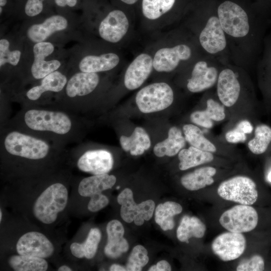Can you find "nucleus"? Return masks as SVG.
Masks as SVG:
<instances>
[{
    "mask_svg": "<svg viewBox=\"0 0 271 271\" xmlns=\"http://www.w3.org/2000/svg\"><path fill=\"white\" fill-rule=\"evenodd\" d=\"M87 120L80 114L48 106H36L21 107L3 126L67 149L70 145L81 142L87 131Z\"/></svg>",
    "mask_w": 271,
    "mask_h": 271,
    "instance_id": "f257e3e1",
    "label": "nucleus"
},
{
    "mask_svg": "<svg viewBox=\"0 0 271 271\" xmlns=\"http://www.w3.org/2000/svg\"><path fill=\"white\" fill-rule=\"evenodd\" d=\"M0 130L1 157L10 166L28 170L32 166H47L67 153L66 149L15 128L5 125Z\"/></svg>",
    "mask_w": 271,
    "mask_h": 271,
    "instance_id": "f03ea898",
    "label": "nucleus"
},
{
    "mask_svg": "<svg viewBox=\"0 0 271 271\" xmlns=\"http://www.w3.org/2000/svg\"><path fill=\"white\" fill-rule=\"evenodd\" d=\"M217 15L232 59L235 63H249L253 24L248 14L236 3L225 1L218 6Z\"/></svg>",
    "mask_w": 271,
    "mask_h": 271,
    "instance_id": "7ed1b4c3",
    "label": "nucleus"
},
{
    "mask_svg": "<svg viewBox=\"0 0 271 271\" xmlns=\"http://www.w3.org/2000/svg\"><path fill=\"white\" fill-rule=\"evenodd\" d=\"M99 83L96 73L76 72L68 77L64 90L48 106L80 114L88 108V97Z\"/></svg>",
    "mask_w": 271,
    "mask_h": 271,
    "instance_id": "20e7f679",
    "label": "nucleus"
},
{
    "mask_svg": "<svg viewBox=\"0 0 271 271\" xmlns=\"http://www.w3.org/2000/svg\"><path fill=\"white\" fill-rule=\"evenodd\" d=\"M68 77L60 71H54L29 89L14 93L11 100L20 103L21 107L50 105L64 90Z\"/></svg>",
    "mask_w": 271,
    "mask_h": 271,
    "instance_id": "39448f33",
    "label": "nucleus"
},
{
    "mask_svg": "<svg viewBox=\"0 0 271 271\" xmlns=\"http://www.w3.org/2000/svg\"><path fill=\"white\" fill-rule=\"evenodd\" d=\"M68 191L62 183L50 185L36 200L33 206L35 217L41 222L49 224L57 219L58 214L67 205Z\"/></svg>",
    "mask_w": 271,
    "mask_h": 271,
    "instance_id": "423d86ee",
    "label": "nucleus"
},
{
    "mask_svg": "<svg viewBox=\"0 0 271 271\" xmlns=\"http://www.w3.org/2000/svg\"><path fill=\"white\" fill-rule=\"evenodd\" d=\"M69 154L76 158L79 170L93 175L108 173L114 164L111 152L104 148H88L81 142L73 146Z\"/></svg>",
    "mask_w": 271,
    "mask_h": 271,
    "instance_id": "0eeeda50",
    "label": "nucleus"
},
{
    "mask_svg": "<svg viewBox=\"0 0 271 271\" xmlns=\"http://www.w3.org/2000/svg\"><path fill=\"white\" fill-rule=\"evenodd\" d=\"M173 100V91L165 82H157L145 86L136 97L138 108L145 113L163 110L170 106Z\"/></svg>",
    "mask_w": 271,
    "mask_h": 271,
    "instance_id": "6e6552de",
    "label": "nucleus"
},
{
    "mask_svg": "<svg viewBox=\"0 0 271 271\" xmlns=\"http://www.w3.org/2000/svg\"><path fill=\"white\" fill-rule=\"evenodd\" d=\"M217 193L223 199L247 205L254 204L258 197L254 182L242 176H235L222 182Z\"/></svg>",
    "mask_w": 271,
    "mask_h": 271,
    "instance_id": "1a4fd4ad",
    "label": "nucleus"
},
{
    "mask_svg": "<svg viewBox=\"0 0 271 271\" xmlns=\"http://www.w3.org/2000/svg\"><path fill=\"white\" fill-rule=\"evenodd\" d=\"M54 51V46L50 42L35 43L33 47L34 61L28 74L21 80V85L26 83H35L50 73L57 71L61 62L56 59L46 60Z\"/></svg>",
    "mask_w": 271,
    "mask_h": 271,
    "instance_id": "9d476101",
    "label": "nucleus"
},
{
    "mask_svg": "<svg viewBox=\"0 0 271 271\" xmlns=\"http://www.w3.org/2000/svg\"><path fill=\"white\" fill-rule=\"evenodd\" d=\"M220 224L229 231L243 233L254 229L258 223L255 209L247 205H238L225 211L219 219Z\"/></svg>",
    "mask_w": 271,
    "mask_h": 271,
    "instance_id": "9b49d317",
    "label": "nucleus"
},
{
    "mask_svg": "<svg viewBox=\"0 0 271 271\" xmlns=\"http://www.w3.org/2000/svg\"><path fill=\"white\" fill-rule=\"evenodd\" d=\"M117 200L121 205V217L127 223L133 221L137 225L140 226L153 216L155 208L154 201L148 200L137 204L133 200V193L129 188L124 189L118 195Z\"/></svg>",
    "mask_w": 271,
    "mask_h": 271,
    "instance_id": "f8f14e48",
    "label": "nucleus"
},
{
    "mask_svg": "<svg viewBox=\"0 0 271 271\" xmlns=\"http://www.w3.org/2000/svg\"><path fill=\"white\" fill-rule=\"evenodd\" d=\"M219 62L209 56L196 62L188 80V89L191 92L198 93L213 87L217 83L220 72L217 66Z\"/></svg>",
    "mask_w": 271,
    "mask_h": 271,
    "instance_id": "ddd939ff",
    "label": "nucleus"
},
{
    "mask_svg": "<svg viewBox=\"0 0 271 271\" xmlns=\"http://www.w3.org/2000/svg\"><path fill=\"white\" fill-rule=\"evenodd\" d=\"M246 239L241 233L224 232L217 236L211 245L213 252L224 261L234 260L243 253Z\"/></svg>",
    "mask_w": 271,
    "mask_h": 271,
    "instance_id": "4468645a",
    "label": "nucleus"
},
{
    "mask_svg": "<svg viewBox=\"0 0 271 271\" xmlns=\"http://www.w3.org/2000/svg\"><path fill=\"white\" fill-rule=\"evenodd\" d=\"M192 55L191 47L185 44L163 48L156 53L153 61V68L158 72H169L175 70L181 62L189 60Z\"/></svg>",
    "mask_w": 271,
    "mask_h": 271,
    "instance_id": "2eb2a0df",
    "label": "nucleus"
},
{
    "mask_svg": "<svg viewBox=\"0 0 271 271\" xmlns=\"http://www.w3.org/2000/svg\"><path fill=\"white\" fill-rule=\"evenodd\" d=\"M16 249L20 255L48 258L54 252L51 242L43 234L36 231L27 232L18 240Z\"/></svg>",
    "mask_w": 271,
    "mask_h": 271,
    "instance_id": "dca6fc26",
    "label": "nucleus"
},
{
    "mask_svg": "<svg viewBox=\"0 0 271 271\" xmlns=\"http://www.w3.org/2000/svg\"><path fill=\"white\" fill-rule=\"evenodd\" d=\"M238 73L232 66H224L219 72L217 81V93L221 103L227 107L233 105L241 91Z\"/></svg>",
    "mask_w": 271,
    "mask_h": 271,
    "instance_id": "f3484780",
    "label": "nucleus"
},
{
    "mask_svg": "<svg viewBox=\"0 0 271 271\" xmlns=\"http://www.w3.org/2000/svg\"><path fill=\"white\" fill-rule=\"evenodd\" d=\"M128 27V20L125 13L120 10H113L101 21L98 33L105 41L117 43L126 34Z\"/></svg>",
    "mask_w": 271,
    "mask_h": 271,
    "instance_id": "a211bd4d",
    "label": "nucleus"
},
{
    "mask_svg": "<svg viewBox=\"0 0 271 271\" xmlns=\"http://www.w3.org/2000/svg\"><path fill=\"white\" fill-rule=\"evenodd\" d=\"M153 59L148 54L138 56L128 66L124 75V84L128 90L140 87L150 75L153 67Z\"/></svg>",
    "mask_w": 271,
    "mask_h": 271,
    "instance_id": "6ab92c4d",
    "label": "nucleus"
},
{
    "mask_svg": "<svg viewBox=\"0 0 271 271\" xmlns=\"http://www.w3.org/2000/svg\"><path fill=\"white\" fill-rule=\"evenodd\" d=\"M67 20L59 15L47 18L42 23L35 24L27 30V36L35 43L44 42L56 32L65 30L68 27Z\"/></svg>",
    "mask_w": 271,
    "mask_h": 271,
    "instance_id": "aec40b11",
    "label": "nucleus"
},
{
    "mask_svg": "<svg viewBox=\"0 0 271 271\" xmlns=\"http://www.w3.org/2000/svg\"><path fill=\"white\" fill-rule=\"evenodd\" d=\"M106 232L107 242L104 247V253L107 257L116 258L127 251L129 245L123 237L124 230L119 221H109L106 226Z\"/></svg>",
    "mask_w": 271,
    "mask_h": 271,
    "instance_id": "412c9836",
    "label": "nucleus"
},
{
    "mask_svg": "<svg viewBox=\"0 0 271 271\" xmlns=\"http://www.w3.org/2000/svg\"><path fill=\"white\" fill-rule=\"evenodd\" d=\"M119 62L118 56L113 53L99 56L87 55L80 60L78 69L81 72L97 73L113 69Z\"/></svg>",
    "mask_w": 271,
    "mask_h": 271,
    "instance_id": "4be33fe9",
    "label": "nucleus"
},
{
    "mask_svg": "<svg viewBox=\"0 0 271 271\" xmlns=\"http://www.w3.org/2000/svg\"><path fill=\"white\" fill-rule=\"evenodd\" d=\"M116 181L115 176L108 173L93 175L84 178L80 181L78 192L81 196L91 197L111 188Z\"/></svg>",
    "mask_w": 271,
    "mask_h": 271,
    "instance_id": "5701e85b",
    "label": "nucleus"
},
{
    "mask_svg": "<svg viewBox=\"0 0 271 271\" xmlns=\"http://www.w3.org/2000/svg\"><path fill=\"white\" fill-rule=\"evenodd\" d=\"M207 107L204 110H198L190 115V120L199 126L210 128L213 125V121H219L225 117L224 106L213 99L207 100Z\"/></svg>",
    "mask_w": 271,
    "mask_h": 271,
    "instance_id": "b1692460",
    "label": "nucleus"
},
{
    "mask_svg": "<svg viewBox=\"0 0 271 271\" xmlns=\"http://www.w3.org/2000/svg\"><path fill=\"white\" fill-rule=\"evenodd\" d=\"M185 145L186 140L181 130L176 126H173L169 130L168 138L157 143L153 151L158 157H173L179 153Z\"/></svg>",
    "mask_w": 271,
    "mask_h": 271,
    "instance_id": "393cba45",
    "label": "nucleus"
},
{
    "mask_svg": "<svg viewBox=\"0 0 271 271\" xmlns=\"http://www.w3.org/2000/svg\"><path fill=\"white\" fill-rule=\"evenodd\" d=\"M119 142L122 149L129 151L132 156L142 155L150 148L151 144L148 134L140 126L136 127L129 137L121 136Z\"/></svg>",
    "mask_w": 271,
    "mask_h": 271,
    "instance_id": "a878e982",
    "label": "nucleus"
},
{
    "mask_svg": "<svg viewBox=\"0 0 271 271\" xmlns=\"http://www.w3.org/2000/svg\"><path fill=\"white\" fill-rule=\"evenodd\" d=\"M216 170L212 167H204L196 169L188 173L181 179L182 185L187 190L195 191L213 184V177Z\"/></svg>",
    "mask_w": 271,
    "mask_h": 271,
    "instance_id": "bb28decb",
    "label": "nucleus"
},
{
    "mask_svg": "<svg viewBox=\"0 0 271 271\" xmlns=\"http://www.w3.org/2000/svg\"><path fill=\"white\" fill-rule=\"evenodd\" d=\"M178 158L179 168L183 171L209 163L213 160L214 157L211 152L191 146L188 149H182L178 153Z\"/></svg>",
    "mask_w": 271,
    "mask_h": 271,
    "instance_id": "cd10ccee",
    "label": "nucleus"
},
{
    "mask_svg": "<svg viewBox=\"0 0 271 271\" xmlns=\"http://www.w3.org/2000/svg\"><path fill=\"white\" fill-rule=\"evenodd\" d=\"M206 229L205 225L198 217L185 215L177 228V237L179 241L188 243L191 237H203Z\"/></svg>",
    "mask_w": 271,
    "mask_h": 271,
    "instance_id": "c85d7f7f",
    "label": "nucleus"
},
{
    "mask_svg": "<svg viewBox=\"0 0 271 271\" xmlns=\"http://www.w3.org/2000/svg\"><path fill=\"white\" fill-rule=\"evenodd\" d=\"M101 233L97 228L90 229L85 241L82 243L73 242L70 247L72 254L77 258H93L100 241Z\"/></svg>",
    "mask_w": 271,
    "mask_h": 271,
    "instance_id": "c756f323",
    "label": "nucleus"
},
{
    "mask_svg": "<svg viewBox=\"0 0 271 271\" xmlns=\"http://www.w3.org/2000/svg\"><path fill=\"white\" fill-rule=\"evenodd\" d=\"M182 210L180 204L173 201L160 204L155 210V221L162 230H171L175 226L174 216L181 213Z\"/></svg>",
    "mask_w": 271,
    "mask_h": 271,
    "instance_id": "7c9ffc66",
    "label": "nucleus"
},
{
    "mask_svg": "<svg viewBox=\"0 0 271 271\" xmlns=\"http://www.w3.org/2000/svg\"><path fill=\"white\" fill-rule=\"evenodd\" d=\"M9 263L16 271H45L48 268L44 258L20 254L12 256Z\"/></svg>",
    "mask_w": 271,
    "mask_h": 271,
    "instance_id": "2f4dec72",
    "label": "nucleus"
},
{
    "mask_svg": "<svg viewBox=\"0 0 271 271\" xmlns=\"http://www.w3.org/2000/svg\"><path fill=\"white\" fill-rule=\"evenodd\" d=\"M183 130L186 141L191 146L211 153L216 152L215 146L204 137L202 130L197 126L192 124H185Z\"/></svg>",
    "mask_w": 271,
    "mask_h": 271,
    "instance_id": "473e14b6",
    "label": "nucleus"
},
{
    "mask_svg": "<svg viewBox=\"0 0 271 271\" xmlns=\"http://www.w3.org/2000/svg\"><path fill=\"white\" fill-rule=\"evenodd\" d=\"M176 0H142V12L148 19L156 20L171 11Z\"/></svg>",
    "mask_w": 271,
    "mask_h": 271,
    "instance_id": "72a5a7b5",
    "label": "nucleus"
},
{
    "mask_svg": "<svg viewBox=\"0 0 271 271\" xmlns=\"http://www.w3.org/2000/svg\"><path fill=\"white\" fill-rule=\"evenodd\" d=\"M271 142V128L267 125L257 126L255 129L254 137L248 143L249 150L254 154L259 155L264 153Z\"/></svg>",
    "mask_w": 271,
    "mask_h": 271,
    "instance_id": "f704fd0d",
    "label": "nucleus"
},
{
    "mask_svg": "<svg viewBox=\"0 0 271 271\" xmlns=\"http://www.w3.org/2000/svg\"><path fill=\"white\" fill-rule=\"evenodd\" d=\"M147 249L141 245L133 247L128 258L126 269L128 271H140L149 261Z\"/></svg>",
    "mask_w": 271,
    "mask_h": 271,
    "instance_id": "c9c22d12",
    "label": "nucleus"
},
{
    "mask_svg": "<svg viewBox=\"0 0 271 271\" xmlns=\"http://www.w3.org/2000/svg\"><path fill=\"white\" fill-rule=\"evenodd\" d=\"M10 42L6 39L0 40V67L6 64L17 66L20 60L22 53L19 50H10Z\"/></svg>",
    "mask_w": 271,
    "mask_h": 271,
    "instance_id": "e433bc0d",
    "label": "nucleus"
},
{
    "mask_svg": "<svg viewBox=\"0 0 271 271\" xmlns=\"http://www.w3.org/2000/svg\"><path fill=\"white\" fill-rule=\"evenodd\" d=\"M264 269V263L262 257L254 255L250 259L241 262L237 267V271H262Z\"/></svg>",
    "mask_w": 271,
    "mask_h": 271,
    "instance_id": "4c0bfd02",
    "label": "nucleus"
},
{
    "mask_svg": "<svg viewBox=\"0 0 271 271\" xmlns=\"http://www.w3.org/2000/svg\"><path fill=\"white\" fill-rule=\"evenodd\" d=\"M90 197L87 208L92 212L100 210L105 207L109 203L108 198L101 193L95 194Z\"/></svg>",
    "mask_w": 271,
    "mask_h": 271,
    "instance_id": "58836bf2",
    "label": "nucleus"
},
{
    "mask_svg": "<svg viewBox=\"0 0 271 271\" xmlns=\"http://www.w3.org/2000/svg\"><path fill=\"white\" fill-rule=\"evenodd\" d=\"M45 0H27L25 6V14L33 17L40 14L43 9V1Z\"/></svg>",
    "mask_w": 271,
    "mask_h": 271,
    "instance_id": "ea45409f",
    "label": "nucleus"
},
{
    "mask_svg": "<svg viewBox=\"0 0 271 271\" xmlns=\"http://www.w3.org/2000/svg\"><path fill=\"white\" fill-rule=\"evenodd\" d=\"M225 139L229 143H237L245 141L246 136L245 133L235 127L226 133Z\"/></svg>",
    "mask_w": 271,
    "mask_h": 271,
    "instance_id": "a19ab883",
    "label": "nucleus"
},
{
    "mask_svg": "<svg viewBox=\"0 0 271 271\" xmlns=\"http://www.w3.org/2000/svg\"><path fill=\"white\" fill-rule=\"evenodd\" d=\"M149 271H170L171 270V266L166 260H161L156 265H152L149 269Z\"/></svg>",
    "mask_w": 271,
    "mask_h": 271,
    "instance_id": "79ce46f5",
    "label": "nucleus"
},
{
    "mask_svg": "<svg viewBox=\"0 0 271 271\" xmlns=\"http://www.w3.org/2000/svg\"><path fill=\"white\" fill-rule=\"evenodd\" d=\"M236 128L246 133H250L253 130L251 124L246 120H242L237 124Z\"/></svg>",
    "mask_w": 271,
    "mask_h": 271,
    "instance_id": "37998d69",
    "label": "nucleus"
},
{
    "mask_svg": "<svg viewBox=\"0 0 271 271\" xmlns=\"http://www.w3.org/2000/svg\"><path fill=\"white\" fill-rule=\"evenodd\" d=\"M56 4L60 7L68 6L73 7L77 4V0H54Z\"/></svg>",
    "mask_w": 271,
    "mask_h": 271,
    "instance_id": "c03bdc74",
    "label": "nucleus"
},
{
    "mask_svg": "<svg viewBox=\"0 0 271 271\" xmlns=\"http://www.w3.org/2000/svg\"><path fill=\"white\" fill-rule=\"evenodd\" d=\"M110 271H125L127 270L126 268L117 264H113L109 267Z\"/></svg>",
    "mask_w": 271,
    "mask_h": 271,
    "instance_id": "a18cd8bd",
    "label": "nucleus"
},
{
    "mask_svg": "<svg viewBox=\"0 0 271 271\" xmlns=\"http://www.w3.org/2000/svg\"><path fill=\"white\" fill-rule=\"evenodd\" d=\"M123 4L127 5H133L135 4L139 0H119Z\"/></svg>",
    "mask_w": 271,
    "mask_h": 271,
    "instance_id": "49530a36",
    "label": "nucleus"
},
{
    "mask_svg": "<svg viewBox=\"0 0 271 271\" xmlns=\"http://www.w3.org/2000/svg\"><path fill=\"white\" fill-rule=\"evenodd\" d=\"M58 271H71L72 269L69 266L66 265H63L59 267L58 269Z\"/></svg>",
    "mask_w": 271,
    "mask_h": 271,
    "instance_id": "de8ad7c7",
    "label": "nucleus"
},
{
    "mask_svg": "<svg viewBox=\"0 0 271 271\" xmlns=\"http://www.w3.org/2000/svg\"><path fill=\"white\" fill-rule=\"evenodd\" d=\"M7 4V0H0V7H4Z\"/></svg>",
    "mask_w": 271,
    "mask_h": 271,
    "instance_id": "09e8293b",
    "label": "nucleus"
},
{
    "mask_svg": "<svg viewBox=\"0 0 271 271\" xmlns=\"http://www.w3.org/2000/svg\"><path fill=\"white\" fill-rule=\"evenodd\" d=\"M267 178H268V181L271 182V171H270V172L268 174Z\"/></svg>",
    "mask_w": 271,
    "mask_h": 271,
    "instance_id": "8fccbe9b",
    "label": "nucleus"
},
{
    "mask_svg": "<svg viewBox=\"0 0 271 271\" xmlns=\"http://www.w3.org/2000/svg\"><path fill=\"white\" fill-rule=\"evenodd\" d=\"M2 210H1V211H0V222H1V221H2Z\"/></svg>",
    "mask_w": 271,
    "mask_h": 271,
    "instance_id": "3c124183",
    "label": "nucleus"
},
{
    "mask_svg": "<svg viewBox=\"0 0 271 271\" xmlns=\"http://www.w3.org/2000/svg\"><path fill=\"white\" fill-rule=\"evenodd\" d=\"M2 11H3L2 7H0V13H1V14H2Z\"/></svg>",
    "mask_w": 271,
    "mask_h": 271,
    "instance_id": "603ef678",
    "label": "nucleus"
}]
</instances>
